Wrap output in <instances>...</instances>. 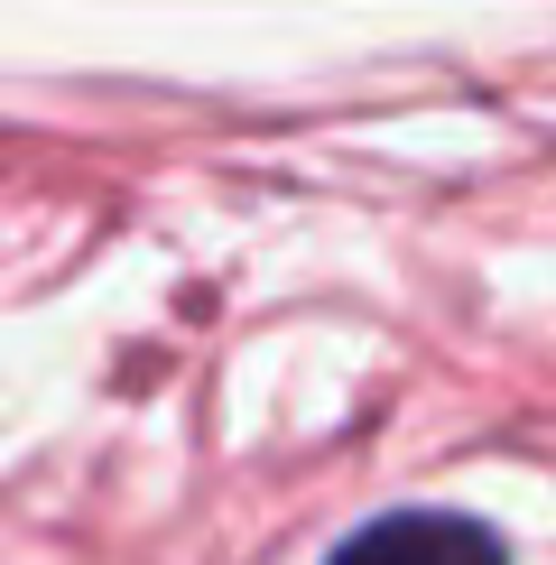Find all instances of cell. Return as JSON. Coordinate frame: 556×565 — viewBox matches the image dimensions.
Listing matches in <instances>:
<instances>
[{
    "label": "cell",
    "instance_id": "1",
    "mask_svg": "<svg viewBox=\"0 0 556 565\" xmlns=\"http://www.w3.org/2000/svg\"><path fill=\"white\" fill-rule=\"evenodd\" d=\"M324 565H510V547L463 510H381L353 537H334Z\"/></svg>",
    "mask_w": 556,
    "mask_h": 565
}]
</instances>
